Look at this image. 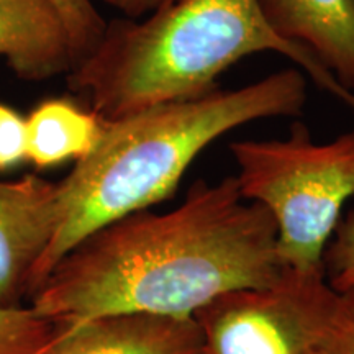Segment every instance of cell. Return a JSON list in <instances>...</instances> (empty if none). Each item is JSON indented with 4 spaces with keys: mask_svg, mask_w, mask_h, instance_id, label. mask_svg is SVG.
Segmentation results:
<instances>
[{
    "mask_svg": "<svg viewBox=\"0 0 354 354\" xmlns=\"http://www.w3.org/2000/svg\"><path fill=\"white\" fill-rule=\"evenodd\" d=\"M339 294L325 269L220 295L194 315L207 354H336Z\"/></svg>",
    "mask_w": 354,
    "mask_h": 354,
    "instance_id": "cell-5",
    "label": "cell"
},
{
    "mask_svg": "<svg viewBox=\"0 0 354 354\" xmlns=\"http://www.w3.org/2000/svg\"><path fill=\"white\" fill-rule=\"evenodd\" d=\"M269 51L294 61L354 112V94L304 46L274 32L258 0H177L143 19L107 21L66 86L100 117L117 118L210 94L238 61Z\"/></svg>",
    "mask_w": 354,
    "mask_h": 354,
    "instance_id": "cell-3",
    "label": "cell"
},
{
    "mask_svg": "<svg viewBox=\"0 0 354 354\" xmlns=\"http://www.w3.org/2000/svg\"><path fill=\"white\" fill-rule=\"evenodd\" d=\"M66 326L30 305H0V354H44Z\"/></svg>",
    "mask_w": 354,
    "mask_h": 354,
    "instance_id": "cell-11",
    "label": "cell"
},
{
    "mask_svg": "<svg viewBox=\"0 0 354 354\" xmlns=\"http://www.w3.org/2000/svg\"><path fill=\"white\" fill-rule=\"evenodd\" d=\"M26 161V120L8 105L0 104V171Z\"/></svg>",
    "mask_w": 354,
    "mask_h": 354,
    "instance_id": "cell-14",
    "label": "cell"
},
{
    "mask_svg": "<svg viewBox=\"0 0 354 354\" xmlns=\"http://www.w3.org/2000/svg\"><path fill=\"white\" fill-rule=\"evenodd\" d=\"M56 228V183L0 180V305H24Z\"/></svg>",
    "mask_w": 354,
    "mask_h": 354,
    "instance_id": "cell-6",
    "label": "cell"
},
{
    "mask_svg": "<svg viewBox=\"0 0 354 354\" xmlns=\"http://www.w3.org/2000/svg\"><path fill=\"white\" fill-rule=\"evenodd\" d=\"M336 354H354V289L339 294Z\"/></svg>",
    "mask_w": 354,
    "mask_h": 354,
    "instance_id": "cell-15",
    "label": "cell"
},
{
    "mask_svg": "<svg viewBox=\"0 0 354 354\" xmlns=\"http://www.w3.org/2000/svg\"><path fill=\"white\" fill-rule=\"evenodd\" d=\"M268 25L354 94V0H258Z\"/></svg>",
    "mask_w": 354,
    "mask_h": 354,
    "instance_id": "cell-9",
    "label": "cell"
},
{
    "mask_svg": "<svg viewBox=\"0 0 354 354\" xmlns=\"http://www.w3.org/2000/svg\"><path fill=\"white\" fill-rule=\"evenodd\" d=\"M44 354H207L194 317L115 313L69 326Z\"/></svg>",
    "mask_w": 354,
    "mask_h": 354,
    "instance_id": "cell-7",
    "label": "cell"
},
{
    "mask_svg": "<svg viewBox=\"0 0 354 354\" xmlns=\"http://www.w3.org/2000/svg\"><path fill=\"white\" fill-rule=\"evenodd\" d=\"M100 2L120 12L125 19L138 20L159 10V8L171 6L177 0H100Z\"/></svg>",
    "mask_w": 354,
    "mask_h": 354,
    "instance_id": "cell-16",
    "label": "cell"
},
{
    "mask_svg": "<svg viewBox=\"0 0 354 354\" xmlns=\"http://www.w3.org/2000/svg\"><path fill=\"white\" fill-rule=\"evenodd\" d=\"M333 234L323 254V268L328 284L343 294L354 289V212L339 220Z\"/></svg>",
    "mask_w": 354,
    "mask_h": 354,
    "instance_id": "cell-13",
    "label": "cell"
},
{
    "mask_svg": "<svg viewBox=\"0 0 354 354\" xmlns=\"http://www.w3.org/2000/svg\"><path fill=\"white\" fill-rule=\"evenodd\" d=\"M286 269L271 214L243 198L234 176L198 179L174 210H140L88 234L30 304L66 328L115 313L194 317L227 292L272 284Z\"/></svg>",
    "mask_w": 354,
    "mask_h": 354,
    "instance_id": "cell-1",
    "label": "cell"
},
{
    "mask_svg": "<svg viewBox=\"0 0 354 354\" xmlns=\"http://www.w3.org/2000/svg\"><path fill=\"white\" fill-rule=\"evenodd\" d=\"M305 104L307 79L287 68L238 88L218 87L197 99L105 118L94 149L56 183V228L35 274L33 294L95 230L167 201L214 141L251 122L299 117Z\"/></svg>",
    "mask_w": 354,
    "mask_h": 354,
    "instance_id": "cell-2",
    "label": "cell"
},
{
    "mask_svg": "<svg viewBox=\"0 0 354 354\" xmlns=\"http://www.w3.org/2000/svg\"><path fill=\"white\" fill-rule=\"evenodd\" d=\"M26 120V161L37 169L81 161L94 149L105 118L69 97L46 99Z\"/></svg>",
    "mask_w": 354,
    "mask_h": 354,
    "instance_id": "cell-10",
    "label": "cell"
},
{
    "mask_svg": "<svg viewBox=\"0 0 354 354\" xmlns=\"http://www.w3.org/2000/svg\"><path fill=\"white\" fill-rule=\"evenodd\" d=\"M0 57L28 82L66 76L79 61L50 0H0Z\"/></svg>",
    "mask_w": 354,
    "mask_h": 354,
    "instance_id": "cell-8",
    "label": "cell"
},
{
    "mask_svg": "<svg viewBox=\"0 0 354 354\" xmlns=\"http://www.w3.org/2000/svg\"><path fill=\"white\" fill-rule=\"evenodd\" d=\"M238 189L263 205L277 228V254L287 269L320 271L323 254L354 196V130L315 143L295 122L284 140H241L230 145Z\"/></svg>",
    "mask_w": 354,
    "mask_h": 354,
    "instance_id": "cell-4",
    "label": "cell"
},
{
    "mask_svg": "<svg viewBox=\"0 0 354 354\" xmlns=\"http://www.w3.org/2000/svg\"><path fill=\"white\" fill-rule=\"evenodd\" d=\"M50 2L63 19L77 59L81 61L99 43L107 21L97 10L92 0H50Z\"/></svg>",
    "mask_w": 354,
    "mask_h": 354,
    "instance_id": "cell-12",
    "label": "cell"
}]
</instances>
